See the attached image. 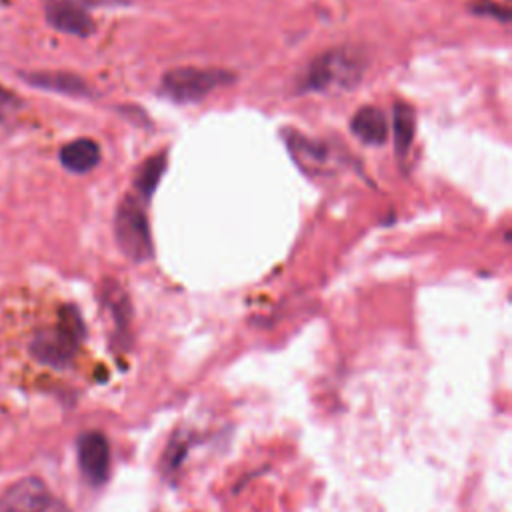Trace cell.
Masks as SVG:
<instances>
[{"label":"cell","mask_w":512,"mask_h":512,"mask_svg":"<svg viewBox=\"0 0 512 512\" xmlns=\"http://www.w3.org/2000/svg\"><path fill=\"white\" fill-rule=\"evenodd\" d=\"M234 80H236L234 74L222 68L180 66L164 74L160 82V94L178 104L198 102L208 94H212L214 90L232 84Z\"/></svg>","instance_id":"3957f363"},{"label":"cell","mask_w":512,"mask_h":512,"mask_svg":"<svg viewBox=\"0 0 512 512\" xmlns=\"http://www.w3.org/2000/svg\"><path fill=\"white\" fill-rule=\"evenodd\" d=\"M60 162L66 170L74 174L90 172L100 162V148L90 138H78L62 146Z\"/></svg>","instance_id":"30bf717a"},{"label":"cell","mask_w":512,"mask_h":512,"mask_svg":"<svg viewBox=\"0 0 512 512\" xmlns=\"http://www.w3.org/2000/svg\"><path fill=\"white\" fill-rule=\"evenodd\" d=\"M52 496L38 478H22L0 496V512H48Z\"/></svg>","instance_id":"5b68a950"},{"label":"cell","mask_w":512,"mask_h":512,"mask_svg":"<svg viewBox=\"0 0 512 512\" xmlns=\"http://www.w3.org/2000/svg\"><path fill=\"white\" fill-rule=\"evenodd\" d=\"M474 12H478V14H492V16H496V18H500L502 22H508V20H510V14H508L506 8L494 6V4H490V2H478V4H474Z\"/></svg>","instance_id":"9a60e30c"},{"label":"cell","mask_w":512,"mask_h":512,"mask_svg":"<svg viewBox=\"0 0 512 512\" xmlns=\"http://www.w3.org/2000/svg\"><path fill=\"white\" fill-rule=\"evenodd\" d=\"M46 20L64 34L86 38L94 32V20L80 0H46Z\"/></svg>","instance_id":"52a82bcc"},{"label":"cell","mask_w":512,"mask_h":512,"mask_svg":"<svg viewBox=\"0 0 512 512\" xmlns=\"http://www.w3.org/2000/svg\"><path fill=\"white\" fill-rule=\"evenodd\" d=\"M48 512H50V510H48ZM54 512H66V510H64V508H58V510H54Z\"/></svg>","instance_id":"e0dca14e"},{"label":"cell","mask_w":512,"mask_h":512,"mask_svg":"<svg viewBox=\"0 0 512 512\" xmlns=\"http://www.w3.org/2000/svg\"><path fill=\"white\" fill-rule=\"evenodd\" d=\"M364 62L352 50H330L320 54L306 70L300 90L322 92L330 88L350 90L362 78Z\"/></svg>","instance_id":"7a4b0ae2"},{"label":"cell","mask_w":512,"mask_h":512,"mask_svg":"<svg viewBox=\"0 0 512 512\" xmlns=\"http://www.w3.org/2000/svg\"><path fill=\"white\" fill-rule=\"evenodd\" d=\"M78 464L90 484H102L110 472V446L104 434L84 432L78 438Z\"/></svg>","instance_id":"8992f818"},{"label":"cell","mask_w":512,"mask_h":512,"mask_svg":"<svg viewBox=\"0 0 512 512\" xmlns=\"http://www.w3.org/2000/svg\"><path fill=\"white\" fill-rule=\"evenodd\" d=\"M392 126H394V148H396V154L400 158H404L412 146V140H414V110L404 104V102H398L394 106V120H392Z\"/></svg>","instance_id":"8fae6325"},{"label":"cell","mask_w":512,"mask_h":512,"mask_svg":"<svg viewBox=\"0 0 512 512\" xmlns=\"http://www.w3.org/2000/svg\"><path fill=\"white\" fill-rule=\"evenodd\" d=\"M84 334L86 330L78 310L74 306H64L60 310L56 326L40 330L34 336L30 350L38 362L52 368H64L76 356Z\"/></svg>","instance_id":"6da1fadb"},{"label":"cell","mask_w":512,"mask_h":512,"mask_svg":"<svg viewBox=\"0 0 512 512\" xmlns=\"http://www.w3.org/2000/svg\"><path fill=\"white\" fill-rule=\"evenodd\" d=\"M20 78L34 88L64 94V96H90V86L72 72H22Z\"/></svg>","instance_id":"ba28073f"},{"label":"cell","mask_w":512,"mask_h":512,"mask_svg":"<svg viewBox=\"0 0 512 512\" xmlns=\"http://www.w3.org/2000/svg\"><path fill=\"white\" fill-rule=\"evenodd\" d=\"M350 130L364 144L378 146V144H384V140L388 136V122H386V116L380 108L364 106L352 116Z\"/></svg>","instance_id":"9c48e42d"},{"label":"cell","mask_w":512,"mask_h":512,"mask_svg":"<svg viewBox=\"0 0 512 512\" xmlns=\"http://www.w3.org/2000/svg\"><path fill=\"white\" fill-rule=\"evenodd\" d=\"M164 170H166V154H164V152H158V154L150 156V158L144 160V164L138 168L136 178H134V186H136L138 194H140L144 200H148V198L154 194V190H156V186H158V182H160Z\"/></svg>","instance_id":"7c38bea8"},{"label":"cell","mask_w":512,"mask_h":512,"mask_svg":"<svg viewBox=\"0 0 512 512\" xmlns=\"http://www.w3.org/2000/svg\"><path fill=\"white\" fill-rule=\"evenodd\" d=\"M88 4H94V6H110V4H124L128 0H86Z\"/></svg>","instance_id":"2e32d148"},{"label":"cell","mask_w":512,"mask_h":512,"mask_svg":"<svg viewBox=\"0 0 512 512\" xmlns=\"http://www.w3.org/2000/svg\"><path fill=\"white\" fill-rule=\"evenodd\" d=\"M114 236L122 254L134 262H144L152 256V234L142 204L126 196L118 204L114 218Z\"/></svg>","instance_id":"277c9868"},{"label":"cell","mask_w":512,"mask_h":512,"mask_svg":"<svg viewBox=\"0 0 512 512\" xmlns=\"http://www.w3.org/2000/svg\"><path fill=\"white\" fill-rule=\"evenodd\" d=\"M290 148H292V152H294L296 156H300L306 164H308V162L318 164V162H322V160L326 158L322 146H318L316 142H310V140H306V138H302V136H292V138H290Z\"/></svg>","instance_id":"4fadbf2b"},{"label":"cell","mask_w":512,"mask_h":512,"mask_svg":"<svg viewBox=\"0 0 512 512\" xmlns=\"http://www.w3.org/2000/svg\"><path fill=\"white\" fill-rule=\"evenodd\" d=\"M22 108V100L0 84V122H6Z\"/></svg>","instance_id":"5bb4252c"}]
</instances>
